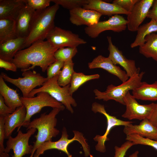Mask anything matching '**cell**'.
Wrapping results in <instances>:
<instances>
[{
    "label": "cell",
    "mask_w": 157,
    "mask_h": 157,
    "mask_svg": "<svg viewBox=\"0 0 157 157\" xmlns=\"http://www.w3.org/2000/svg\"><path fill=\"white\" fill-rule=\"evenodd\" d=\"M124 99L126 109L122 117L130 120L137 119L142 121L149 119L156 105L154 103L148 104H139L129 91L125 95Z\"/></svg>",
    "instance_id": "obj_10"
},
{
    "label": "cell",
    "mask_w": 157,
    "mask_h": 157,
    "mask_svg": "<svg viewBox=\"0 0 157 157\" xmlns=\"http://www.w3.org/2000/svg\"><path fill=\"white\" fill-rule=\"evenodd\" d=\"M46 39L58 49L65 47H77L87 43L78 34L56 26L48 34Z\"/></svg>",
    "instance_id": "obj_9"
},
{
    "label": "cell",
    "mask_w": 157,
    "mask_h": 157,
    "mask_svg": "<svg viewBox=\"0 0 157 157\" xmlns=\"http://www.w3.org/2000/svg\"><path fill=\"white\" fill-rule=\"evenodd\" d=\"M9 155L8 153L6 152L0 151V157H9Z\"/></svg>",
    "instance_id": "obj_43"
},
{
    "label": "cell",
    "mask_w": 157,
    "mask_h": 157,
    "mask_svg": "<svg viewBox=\"0 0 157 157\" xmlns=\"http://www.w3.org/2000/svg\"><path fill=\"white\" fill-rule=\"evenodd\" d=\"M36 11L25 5L15 19L17 37L26 38L30 31Z\"/></svg>",
    "instance_id": "obj_16"
},
{
    "label": "cell",
    "mask_w": 157,
    "mask_h": 157,
    "mask_svg": "<svg viewBox=\"0 0 157 157\" xmlns=\"http://www.w3.org/2000/svg\"><path fill=\"white\" fill-rule=\"evenodd\" d=\"M123 131L126 135L135 134L143 137L157 140V128L148 119L142 120L138 125H133L131 123L124 126Z\"/></svg>",
    "instance_id": "obj_19"
},
{
    "label": "cell",
    "mask_w": 157,
    "mask_h": 157,
    "mask_svg": "<svg viewBox=\"0 0 157 157\" xmlns=\"http://www.w3.org/2000/svg\"><path fill=\"white\" fill-rule=\"evenodd\" d=\"M144 73V72H142L136 74L119 85H110L104 92H101L97 89L94 90L93 92L95 98L99 100L102 99L105 101L114 100L125 105L124 97L130 90H133L139 86Z\"/></svg>",
    "instance_id": "obj_4"
},
{
    "label": "cell",
    "mask_w": 157,
    "mask_h": 157,
    "mask_svg": "<svg viewBox=\"0 0 157 157\" xmlns=\"http://www.w3.org/2000/svg\"><path fill=\"white\" fill-rule=\"evenodd\" d=\"M25 4L23 0H0V19H15Z\"/></svg>",
    "instance_id": "obj_23"
},
{
    "label": "cell",
    "mask_w": 157,
    "mask_h": 157,
    "mask_svg": "<svg viewBox=\"0 0 157 157\" xmlns=\"http://www.w3.org/2000/svg\"><path fill=\"white\" fill-rule=\"evenodd\" d=\"M138 0H114L112 3L117 4L127 12L130 13Z\"/></svg>",
    "instance_id": "obj_37"
},
{
    "label": "cell",
    "mask_w": 157,
    "mask_h": 157,
    "mask_svg": "<svg viewBox=\"0 0 157 157\" xmlns=\"http://www.w3.org/2000/svg\"><path fill=\"white\" fill-rule=\"evenodd\" d=\"M55 4L61 6L64 8L72 10L76 8H82L88 4L89 0H51Z\"/></svg>",
    "instance_id": "obj_32"
},
{
    "label": "cell",
    "mask_w": 157,
    "mask_h": 157,
    "mask_svg": "<svg viewBox=\"0 0 157 157\" xmlns=\"http://www.w3.org/2000/svg\"><path fill=\"white\" fill-rule=\"evenodd\" d=\"M53 108L49 114L42 113L39 117L31 121L26 127L27 131L34 128L38 131L35 136L36 141L33 142V148L29 157H33L37 149L43 143L52 141V138L56 137L59 133V131L55 127L57 123L56 116L61 110L58 108Z\"/></svg>",
    "instance_id": "obj_2"
},
{
    "label": "cell",
    "mask_w": 157,
    "mask_h": 157,
    "mask_svg": "<svg viewBox=\"0 0 157 157\" xmlns=\"http://www.w3.org/2000/svg\"><path fill=\"white\" fill-rule=\"evenodd\" d=\"M137 31L135 39L130 45L132 48L142 45L145 43V38L147 35L157 32V21L151 19L149 22L140 25Z\"/></svg>",
    "instance_id": "obj_27"
},
{
    "label": "cell",
    "mask_w": 157,
    "mask_h": 157,
    "mask_svg": "<svg viewBox=\"0 0 157 157\" xmlns=\"http://www.w3.org/2000/svg\"><path fill=\"white\" fill-rule=\"evenodd\" d=\"M58 49L47 40L38 41L18 51L12 62L23 72L39 66L45 72L56 60L54 56Z\"/></svg>",
    "instance_id": "obj_1"
},
{
    "label": "cell",
    "mask_w": 157,
    "mask_h": 157,
    "mask_svg": "<svg viewBox=\"0 0 157 157\" xmlns=\"http://www.w3.org/2000/svg\"><path fill=\"white\" fill-rule=\"evenodd\" d=\"M26 38L17 37L0 44V59L12 62L17 53L24 49Z\"/></svg>",
    "instance_id": "obj_22"
},
{
    "label": "cell",
    "mask_w": 157,
    "mask_h": 157,
    "mask_svg": "<svg viewBox=\"0 0 157 157\" xmlns=\"http://www.w3.org/2000/svg\"><path fill=\"white\" fill-rule=\"evenodd\" d=\"M59 8V6L55 4L44 10L36 11L30 31L24 45V49L36 42L46 39L48 34L55 26L54 20Z\"/></svg>",
    "instance_id": "obj_3"
},
{
    "label": "cell",
    "mask_w": 157,
    "mask_h": 157,
    "mask_svg": "<svg viewBox=\"0 0 157 157\" xmlns=\"http://www.w3.org/2000/svg\"><path fill=\"white\" fill-rule=\"evenodd\" d=\"M74 136L72 139L68 138L69 135L65 127L63 128L60 138L55 142L48 141L41 144L36 149L35 153L40 156L43 154L46 150L56 149L65 153L68 157H72L68 150V147L71 143L74 141H78L82 145L85 156L91 155L90 154L89 147L86 141V139L83 134L78 131H74Z\"/></svg>",
    "instance_id": "obj_7"
},
{
    "label": "cell",
    "mask_w": 157,
    "mask_h": 157,
    "mask_svg": "<svg viewBox=\"0 0 157 157\" xmlns=\"http://www.w3.org/2000/svg\"><path fill=\"white\" fill-rule=\"evenodd\" d=\"M14 111L5 104L3 97L0 94V117H5Z\"/></svg>",
    "instance_id": "obj_38"
},
{
    "label": "cell",
    "mask_w": 157,
    "mask_h": 157,
    "mask_svg": "<svg viewBox=\"0 0 157 157\" xmlns=\"http://www.w3.org/2000/svg\"><path fill=\"white\" fill-rule=\"evenodd\" d=\"M23 77L13 78L9 77L6 73L1 72V75L4 80L10 83L18 88L21 91L22 97H28L31 92L38 86L42 85L47 79L40 73L30 70L23 72Z\"/></svg>",
    "instance_id": "obj_8"
},
{
    "label": "cell",
    "mask_w": 157,
    "mask_h": 157,
    "mask_svg": "<svg viewBox=\"0 0 157 157\" xmlns=\"http://www.w3.org/2000/svg\"><path fill=\"white\" fill-rule=\"evenodd\" d=\"M139 53L147 58H151L157 62V34L147 35L145 43L139 47Z\"/></svg>",
    "instance_id": "obj_26"
},
{
    "label": "cell",
    "mask_w": 157,
    "mask_h": 157,
    "mask_svg": "<svg viewBox=\"0 0 157 157\" xmlns=\"http://www.w3.org/2000/svg\"><path fill=\"white\" fill-rule=\"evenodd\" d=\"M69 20L77 26H92L99 22L102 15L98 12L91 9L78 8L69 10Z\"/></svg>",
    "instance_id": "obj_17"
},
{
    "label": "cell",
    "mask_w": 157,
    "mask_h": 157,
    "mask_svg": "<svg viewBox=\"0 0 157 157\" xmlns=\"http://www.w3.org/2000/svg\"><path fill=\"white\" fill-rule=\"evenodd\" d=\"M36 130L35 129L31 128L25 133H23L20 130L16 137H9L6 142L5 151L8 153L12 149L13 154L11 157H22L26 154H31L33 147L29 144V140Z\"/></svg>",
    "instance_id": "obj_12"
},
{
    "label": "cell",
    "mask_w": 157,
    "mask_h": 157,
    "mask_svg": "<svg viewBox=\"0 0 157 157\" xmlns=\"http://www.w3.org/2000/svg\"><path fill=\"white\" fill-rule=\"evenodd\" d=\"M139 154V151H136L134 153L130 155L129 157H138V155Z\"/></svg>",
    "instance_id": "obj_44"
},
{
    "label": "cell",
    "mask_w": 157,
    "mask_h": 157,
    "mask_svg": "<svg viewBox=\"0 0 157 157\" xmlns=\"http://www.w3.org/2000/svg\"><path fill=\"white\" fill-rule=\"evenodd\" d=\"M5 117H0V151H4V141L5 139L4 124Z\"/></svg>",
    "instance_id": "obj_39"
},
{
    "label": "cell",
    "mask_w": 157,
    "mask_h": 157,
    "mask_svg": "<svg viewBox=\"0 0 157 157\" xmlns=\"http://www.w3.org/2000/svg\"><path fill=\"white\" fill-rule=\"evenodd\" d=\"M0 94L3 97L5 104L13 110H15L17 108L23 105L16 90L8 86L1 75Z\"/></svg>",
    "instance_id": "obj_24"
},
{
    "label": "cell",
    "mask_w": 157,
    "mask_h": 157,
    "mask_svg": "<svg viewBox=\"0 0 157 157\" xmlns=\"http://www.w3.org/2000/svg\"><path fill=\"white\" fill-rule=\"evenodd\" d=\"M58 76L47 80L40 88L34 89L30 93L28 97H34L35 94L40 92H46L73 113L74 110L72 106L75 107L77 104L72 95L69 94L70 85L61 87L58 82Z\"/></svg>",
    "instance_id": "obj_5"
},
{
    "label": "cell",
    "mask_w": 157,
    "mask_h": 157,
    "mask_svg": "<svg viewBox=\"0 0 157 157\" xmlns=\"http://www.w3.org/2000/svg\"><path fill=\"white\" fill-rule=\"evenodd\" d=\"M39 156L36 153H34L33 157H39Z\"/></svg>",
    "instance_id": "obj_45"
},
{
    "label": "cell",
    "mask_w": 157,
    "mask_h": 157,
    "mask_svg": "<svg viewBox=\"0 0 157 157\" xmlns=\"http://www.w3.org/2000/svg\"><path fill=\"white\" fill-rule=\"evenodd\" d=\"M100 75L98 74L86 75L82 73H77L75 72L70 84L69 94L72 95L73 93L83 84L91 80L98 79Z\"/></svg>",
    "instance_id": "obj_29"
},
{
    "label": "cell",
    "mask_w": 157,
    "mask_h": 157,
    "mask_svg": "<svg viewBox=\"0 0 157 157\" xmlns=\"http://www.w3.org/2000/svg\"><path fill=\"white\" fill-rule=\"evenodd\" d=\"M126 140L133 142L134 145L141 144L149 146L157 150V140L143 137L135 134L126 135Z\"/></svg>",
    "instance_id": "obj_33"
},
{
    "label": "cell",
    "mask_w": 157,
    "mask_h": 157,
    "mask_svg": "<svg viewBox=\"0 0 157 157\" xmlns=\"http://www.w3.org/2000/svg\"><path fill=\"white\" fill-rule=\"evenodd\" d=\"M26 113L25 107L23 105L17 108L14 112L5 117L4 124L5 139L11 136L15 129L20 130L26 118Z\"/></svg>",
    "instance_id": "obj_21"
},
{
    "label": "cell",
    "mask_w": 157,
    "mask_h": 157,
    "mask_svg": "<svg viewBox=\"0 0 157 157\" xmlns=\"http://www.w3.org/2000/svg\"><path fill=\"white\" fill-rule=\"evenodd\" d=\"M107 38L109 52L108 57L115 65L118 64L122 67L129 78L139 73L140 68L136 67L135 61L126 58L122 52L113 44L110 36H108Z\"/></svg>",
    "instance_id": "obj_14"
},
{
    "label": "cell",
    "mask_w": 157,
    "mask_h": 157,
    "mask_svg": "<svg viewBox=\"0 0 157 157\" xmlns=\"http://www.w3.org/2000/svg\"><path fill=\"white\" fill-rule=\"evenodd\" d=\"M64 62L60 60H56L55 62L51 64L47 68V79H49L53 77L59 75L61 69L63 68Z\"/></svg>",
    "instance_id": "obj_35"
},
{
    "label": "cell",
    "mask_w": 157,
    "mask_h": 157,
    "mask_svg": "<svg viewBox=\"0 0 157 157\" xmlns=\"http://www.w3.org/2000/svg\"><path fill=\"white\" fill-rule=\"evenodd\" d=\"M127 21L119 15L112 16L107 20L99 21L84 28L85 33L92 38H96L102 32L107 30L120 32L126 30Z\"/></svg>",
    "instance_id": "obj_13"
},
{
    "label": "cell",
    "mask_w": 157,
    "mask_h": 157,
    "mask_svg": "<svg viewBox=\"0 0 157 157\" xmlns=\"http://www.w3.org/2000/svg\"><path fill=\"white\" fill-rule=\"evenodd\" d=\"M17 38L15 20L10 18L0 19V44Z\"/></svg>",
    "instance_id": "obj_28"
},
{
    "label": "cell",
    "mask_w": 157,
    "mask_h": 157,
    "mask_svg": "<svg viewBox=\"0 0 157 157\" xmlns=\"http://www.w3.org/2000/svg\"><path fill=\"white\" fill-rule=\"evenodd\" d=\"M134 145L133 142L127 140L120 147L115 146L114 157H124L127 151Z\"/></svg>",
    "instance_id": "obj_36"
},
{
    "label": "cell",
    "mask_w": 157,
    "mask_h": 157,
    "mask_svg": "<svg viewBox=\"0 0 157 157\" xmlns=\"http://www.w3.org/2000/svg\"><path fill=\"white\" fill-rule=\"evenodd\" d=\"M0 67L3 68L6 70L15 72L17 70L16 65L12 62L6 61L0 59Z\"/></svg>",
    "instance_id": "obj_40"
},
{
    "label": "cell",
    "mask_w": 157,
    "mask_h": 157,
    "mask_svg": "<svg viewBox=\"0 0 157 157\" xmlns=\"http://www.w3.org/2000/svg\"><path fill=\"white\" fill-rule=\"evenodd\" d=\"M83 8L95 10L102 15L111 16L119 14L128 15L129 13L119 6L101 0H89L88 3Z\"/></svg>",
    "instance_id": "obj_20"
},
{
    "label": "cell",
    "mask_w": 157,
    "mask_h": 157,
    "mask_svg": "<svg viewBox=\"0 0 157 157\" xmlns=\"http://www.w3.org/2000/svg\"><path fill=\"white\" fill-rule=\"evenodd\" d=\"M132 95L138 100L157 101V81L151 84L142 82L138 87L132 90Z\"/></svg>",
    "instance_id": "obj_25"
},
{
    "label": "cell",
    "mask_w": 157,
    "mask_h": 157,
    "mask_svg": "<svg viewBox=\"0 0 157 157\" xmlns=\"http://www.w3.org/2000/svg\"><path fill=\"white\" fill-rule=\"evenodd\" d=\"M148 119L154 126L157 128V103Z\"/></svg>",
    "instance_id": "obj_42"
},
{
    "label": "cell",
    "mask_w": 157,
    "mask_h": 157,
    "mask_svg": "<svg viewBox=\"0 0 157 157\" xmlns=\"http://www.w3.org/2000/svg\"><path fill=\"white\" fill-rule=\"evenodd\" d=\"M36 97L25 98L20 97L21 101L25 107L26 113L25 120L22 125L26 128L30 122L31 117L34 115L39 113L45 107L58 108L63 110L65 106L59 102L48 93L45 92H40L37 94Z\"/></svg>",
    "instance_id": "obj_6"
},
{
    "label": "cell",
    "mask_w": 157,
    "mask_h": 157,
    "mask_svg": "<svg viewBox=\"0 0 157 157\" xmlns=\"http://www.w3.org/2000/svg\"><path fill=\"white\" fill-rule=\"evenodd\" d=\"M91 109L95 113H99L103 114L107 120V126L104 134L102 135H97L94 138V140L97 142L95 146L96 149L101 152L104 153L106 151L105 142L109 140L108 136L111 129L117 126H124L128 125L133 122L121 120L115 116L110 115L107 112L104 105L96 102L92 104Z\"/></svg>",
    "instance_id": "obj_11"
},
{
    "label": "cell",
    "mask_w": 157,
    "mask_h": 157,
    "mask_svg": "<svg viewBox=\"0 0 157 157\" xmlns=\"http://www.w3.org/2000/svg\"><path fill=\"white\" fill-rule=\"evenodd\" d=\"M149 10L147 17L157 21V0H154L151 7Z\"/></svg>",
    "instance_id": "obj_41"
},
{
    "label": "cell",
    "mask_w": 157,
    "mask_h": 157,
    "mask_svg": "<svg viewBox=\"0 0 157 157\" xmlns=\"http://www.w3.org/2000/svg\"><path fill=\"white\" fill-rule=\"evenodd\" d=\"M74 63L72 59L64 62L62 70L58 75V82L61 86L64 87L70 84L73 74Z\"/></svg>",
    "instance_id": "obj_30"
},
{
    "label": "cell",
    "mask_w": 157,
    "mask_h": 157,
    "mask_svg": "<svg viewBox=\"0 0 157 157\" xmlns=\"http://www.w3.org/2000/svg\"><path fill=\"white\" fill-rule=\"evenodd\" d=\"M154 0H138L127 17V26L132 32L136 31L147 17Z\"/></svg>",
    "instance_id": "obj_15"
},
{
    "label": "cell",
    "mask_w": 157,
    "mask_h": 157,
    "mask_svg": "<svg viewBox=\"0 0 157 157\" xmlns=\"http://www.w3.org/2000/svg\"><path fill=\"white\" fill-rule=\"evenodd\" d=\"M25 5L36 10H44L50 6L51 0H23Z\"/></svg>",
    "instance_id": "obj_34"
},
{
    "label": "cell",
    "mask_w": 157,
    "mask_h": 157,
    "mask_svg": "<svg viewBox=\"0 0 157 157\" xmlns=\"http://www.w3.org/2000/svg\"><path fill=\"white\" fill-rule=\"evenodd\" d=\"M77 52L76 47H62L58 49L55 52L54 56L56 60L65 62L72 59Z\"/></svg>",
    "instance_id": "obj_31"
},
{
    "label": "cell",
    "mask_w": 157,
    "mask_h": 157,
    "mask_svg": "<svg viewBox=\"0 0 157 157\" xmlns=\"http://www.w3.org/2000/svg\"><path fill=\"white\" fill-rule=\"evenodd\" d=\"M88 65L90 69L96 68L103 69L117 76L122 82L126 81L129 78L125 71L115 65L108 57H106L99 55L94 58L91 62L89 63Z\"/></svg>",
    "instance_id": "obj_18"
}]
</instances>
